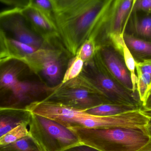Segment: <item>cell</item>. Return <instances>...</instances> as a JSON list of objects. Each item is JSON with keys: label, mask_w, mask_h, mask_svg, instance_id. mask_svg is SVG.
Segmentation results:
<instances>
[{"label": "cell", "mask_w": 151, "mask_h": 151, "mask_svg": "<svg viewBox=\"0 0 151 151\" xmlns=\"http://www.w3.org/2000/svg\"><path fill=\"white\" fill-rule=\"evenodd\" d=\"M142 111H151V84L149 89L148 95L144 102L141 109Z\"/></svg>", "instance_id": "cell-26"}, {"label": "cell", "mask_w": 151, "mask_h": 151, "mask_svg": "<svg viewBox=\"0 0 151 151\" xmlns=\"http://www.w3.org/2000/svg\"><path fill=\"white\" fill-rule=\"evenodd\" d=\"M68 128L82 144L99 151H143L151 142L145 128L91 129L81 126Z\"/></svg>", "instance_id": "cell-3"}, {"label": "cell", "mask_w": 151, "mask_h": 151, "mask_svg": "<svg viewBox=\"0 0 151 151\" xmlns=\"http://www.w3.org/2000/svg\"><path fill=\"white\" fill-rule=\"evenodd\" d=\"M134 0H113L105 28L106 39L110 35H123Z\"/></svg>", "instance_id": "cell-11"}, {"label": "cell", "mask_w": 151, "mask_h": 151, "mask_svg": "<svg viewBox=\"0 0 151 151\" xmlns=\"http://www.w3.org/2000/svg\"><path fill=\"white\" fill-rule=\"evenodd\" d=\"M124 34L151 43V12L132 10Z\"/></svg>", "instance_id": "cell-13"}, {"label": "cell", "mask_w": 151, "mask_h": 151, "mask_svg": "<svg viewBox=\"0 0 151 151\" xmlns=\"http://www.w3.org/2000/svg\"><path fill=\"white\" fill-rule=\"evenodd\" d=\"M143 151H151V142L149 145Z\"/></svg>", "instance_id": "cell-30"}, {"label": "cell", "mask_w": 151, "mask_h": 151, "mask_svg": "<svg viewBox=\"0 0 151 151\" xmlns=\"http://www.w3.org/2000/svg\"><path fill=\"white\" fill-rule=\"evenodd\" d=\"M96 56L106 71L119 83L134 92L131 74L126 66L122 51L114 47L108 39L98 43ZM138 93V92H137Z\"/></svg>", "instance_id": "cell-10"}, {"label": "cell", "mask_w": 151, "mask_h": 151, "mask_svg": "<svg viewBox=\"0 0 151 151\" xmlns=\"http://www.w3.org/2000/svg\"><path fill=\"white\" fill-rule=\"evenodd\" d=\"M30 4L54 20L52 0H30Z\"/></svg>", "instance_id": "cell-22"}, {"label": "cell", "mask_w": 151, "mask_h": 151, "mask_svg": "<svg viewBox=\"0 0 151 151\" xmlns=\"http://www.w3.org/2000/svg\"><path fill=\"white\" fill-rule=\"evenodd\" d=\"M150 120V118L142 113L141 109L107 117L94 116L86 113L84 111L78 110L74 117L65 126L69 128L81 126L91 129H145Z\"/></svg>", "instance_id": "cell-7"}, {"label": "cell", "mask_w": 151, "mask_h": 151, "mask_svg": "<svg viewBox=\"0 0 151 151\" xmlns=\"http://www.w3.org/2000/svg\"><path fill=\"white\" fill-rule=\"evenodd\" d=\"M97 40L90 39L82 45L76 56H78L84 63L91 60L96 54L98 48Z\"/></svg>", "instance_id": "cell-21"}, {"label": "cell", "mask_w": 151, "mask_h": 151, "mask_svg": "<svg viewBox=\"0 0 151 151\" xmlns=\"http://www.w3.org/2000/svg\"><path fill=\"white\" fill-rule=\"evenodd\" d=\"M149 125H151V118L150 119V121H149Z\"/></svg>", "instance_id": "cell-31"}, {"label": "cell", "mask_w": 151, "mask_h": 151, "mask_svg": "<svg viewBox=\"0 0 151 151\" xmlns=\"http://www.w3.org/2000/svg\"><path fill=\"white\" fill-rule=\"evenodd\" d=\"M5 40L8 56L11 57L24 59L38 50L31 45L13 39H6Z\"/></svg>", "instance_id": "cell-17"}, {"label": "cell", "mask_w": 151, "mask_h": 151, "mask_svg": "<svg viewBox=\"0 0 151 151\" xmlns=\"http://www.w3.org/2000/svg\"><path fill=\"white\" fill-rule=\"evenodd\" d=\"M145 130H146L148 135L149 136L151 139V125L148 124L145 127Z\"/></svg>", "instance_id": "cell-29"}, {"label": "cell", "mask_w": 151, "mask_h": 151, "mask_svg": "<svg viewBox=\"0 0 151 151\" xmlns=\"http://www.w3.org/2000/svg\"><path fill=\"white\" fill-rule=\"evenodd\" d=\"M139 109H141V108L135 106L104 103L84 111L86 113L90 115L100 117H107Z\"/></svg>", "instance_id": "cell-16"}, {"label": "cell", "mask_w": 151, "mask_h": 151, "mask_svg": "<svg viewBox=\"0 0 151 151\" xmlns=\"http://www.w3.org/2000/svg\"><path fill=\"white\" fill-rule=\"evenodd\" d=\"M28 126L41 151H65L82 144L70 129L47 118L32 113Z\"/></svg>", "instance_id": "cell-5"}, {"label": "cell", "mask_w": 151, "mask_h": 151, "mask_svg": "<svg viewBox=\"0 0 151 151\" xmlns=\"http://www.w3.org/2000/svg\"><path fill=\"white\" fill-rule=\"evenodd\" d=\"M43 100L76 110L84 111L106 103L79 77L54 87Z\"/></svg>", "instance_id": "cell-6"}, {"label": "cell", "mask_w": 151, "mask_h": 151, "mask_svg": "<svg viewBox=\"0 0 151 151\" xmlns=\"http://www.w3.org/2000/svg\"><path fill=\"white\" fill-rule=\"evenodd\" d=\"M0 2L20 9H24L30 4V1L27 0H0Z\"/></svg>", "instance_id": "cell-24"}, {"label": "cell", "mask_w": 151, "mask_h": 151, "mask_svg": "<svg viewBox=\"0 0 151 151\" xmlns=\"http://www.w3.org/2000/svg\"><path fill=\"white\" fill-rule=\"evenodd\" d=\"M23 60L40 80L44 81L51 87L62 82L63 76V59L62 51L53 48L39 49Z\"/></svg>", "instance_id": "cell-8"}, {"label": "cell", "mask_w": 151, "mask_h": 151, "mask_svg": "<svg viewBox=\"0 0 151 151\" xmlns=\"http://www.w3.org/2000/svg\"></svg>", "instance_id": "cell-33"}, {"label": "cell", "mask_w": 151, "mask_h": 151, "mask_svg": "<svg viewBox=\"0 0 151 151\" xmlns=\"http://www.w3.org/2000/svg\"><path fill=\"white\" fill-rule=\"evenodd\" d=\"M0 59H1V58H0Z\"/></svg>", "instance_id": "cell-32"}, {"label": "cell", "mask_w": 151, "mask_h": 151, "mask_svg": "<svg viewBox=\"0 0 151 151\" xmlns=\"http://www.w3.org/2000/svg\"><path fill=\"white\" fill-rule=\"evenodd\" d=\"M22 12L32 29L47 44H49L52 40L59 37L53 20L30 4L22 9Z\"/></svg>", "instance_id": "cell-12"}, {"label": "cell", "mask_w": 151, "mask_h": 151, "mask_svg": "<svg viewBox=\"0 0 151 151\" xmlns=\"http://www.w3.org/2000/svg\"><path fill=\"white\" fill-rule=\"evenodd\" d=\"M54 22L66 50L75 56L84 42L104 32L113 0H52Z\"/></svg>", "instance_id": "cell-1"}, {"label": "cell", "mask_w": 151, "mask_h": 151, "mask_svg": "<svg viewBox=\"0 0 151 151\" xmlns=\"http://www.w3.org/2000/svg\"><path fill=\"white\" fill-rule=\"evenodd\" d=\"M65 151H99L93 148L81 144Z\"/></svg>", "instance_id": "cell-27"}, {"label": "cell", "mask_w": 151, "mask_h": 151, "mask_svg": "<svg viewBox=\"0 0 151 151\" xmlns=\"http://www.w3.org/2000/svg\"><path fill=\"white\" fill-rule=\"evenodd\" d=\"M142 113L145 115L146 117L149 118H151V111H142L141 110Z\"/></svg>", "instance_id": "cell-28"}, {"label": "cell", "mask_w": 151, "mask_h": 151, "mask_svg": "<svg viewBox=\"0 0 151 151\" xmlns=\"http://www.w3.org/2000/svg\"><path fill=\"white\" fill-rule=\"evenodd\" d=\"M28 124L24 123L15 128L0 138V146L14 142L21 138L30 135Z\"/></svg>", "instance_id": "cell-20"}, {"label": "cell", "mask_w": 151, "mask_h": 151, "mask_svg": "<svg viewBox=\"0 0 151 151\" xmlns=\"http://www.w3.org/2000/svg\"><path fill=\"white\" fill-rule=\"evenodd\" d=\"M0 151H42L31 135L0 146Z\"/></svg>", "instance_id": "cell-18"}, {"label": "cell", "mask_w": 151, "mask_h": 151, "mask_svg": "<svg viewBox=\"0 0 151 151\" xmlns=\"http://www.w3.org/2000/svg\"><path fill=\"white\" fill-rule=\"evenodd\" d=\"M31 114L28 111L0 109V138L22 124L29 125Z\"/></svg>", "instance_id": "cell-14"}, {"label": "cell", "mask_w": 151, "mask_h": 151, "mask_svg": "<svg viewBox=\"0 0 151 151\" xmlns=\"http://www.w3.org/2000/svg\"><path fill=\"white\" fill-rule=\"evenodd\" d=\"M132 10L151 12V0H134Z\"/></svg>", "instance_id": "cell-23"}, {"label": "cell", "mask_w": 151, "mask_h": 151, "mask_svg": "<svg viewBox=\"0 0 151 151\" xmlns=\"http://www.w3.org/2000/svg\"><path fill=\"white\" fill-rule=\"evenodd\" d=\"M0 32L5 39L19 41L38 49L44 48L47 44L32 29L22 9L17 8L0 12Z\"/></svg>", "instance_id": "cell-9"}, {"label": "cell", "mask_w": 151, "mask_h": 151, "mask_svg": "<svg viewBox=\"0 0 151 151\" xmlns=\"http://www.w3.org/2000/svg\"><path fill=\"white\" fill-rule=\"evenodd\" d=\"M8 56L5 38L0 32V58Z\"/></svg>", "instance_id": "cell-25"}, {"label": "cell", "mask_w": 151, "mask_h": 151, "mask_svg": "<svg viewBox=\"0 0 151 151\" xmlns=\"http://www.w3.org/2000/svg\"><path fill=\"white\" fill-rule=\"evenodd\" d=\"M54 88L40 81L23 59H0V109L29 111Z\"/></svg>", "instance_id": "cell-2"}, {"label": "cell", "mask_w": 151, "mask_h": 151, "mask_svg": "<svg viewBox=\"0 0 151 151\" xmlns=\"http://www.w3.org/2000/svg\"><path fill=\"white\" fill-rule=\"evenodd\" d=\"M84 63L78 56H76L72 58L67 64L61 83H65L78 77L82 72Z\"/></svg>", "instance_id": "cell-19"}, {"label": "cell", "mask_w": 151, "mask_h": 151, "mask_svg": "<svg viewBox=\"0 0 151 151\" xmlns=\"http://www.w3.org/2000/svg\"><path fill=\"white\" fill-rule=\"evenodd\" d=\"M123 40L135 64L151 63V43L124 34Z\"/></svg>", "instance_id": "cell-15"}, {"label": "cell", "mask_w": 151, "mask_h": 151, "mask_svg": "<svg viewBox=\"0 0 151 151\" xmlns=\"http://www.w3.org/2000/svg\"><path fill=\"white\" fill-rule=\"evenodd\" d=\"M81 74L106 103L142 108V103L138 93L129 90L119 83L106 71L96 54L91 60L84 63Z\"/></svg>", "instance_id": "cell-4"}]
</instances>
